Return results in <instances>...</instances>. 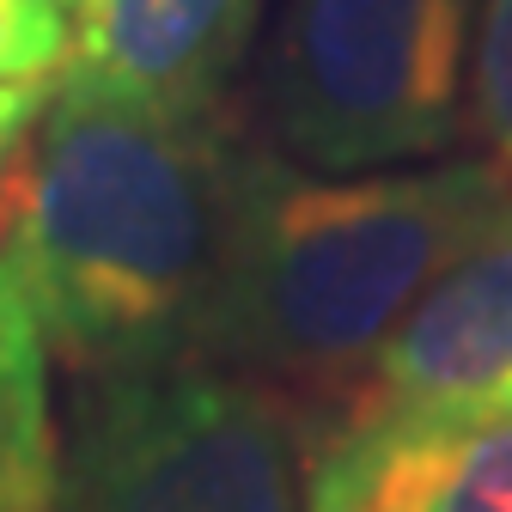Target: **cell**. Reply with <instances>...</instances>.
<instances>
[{
	"label": "cell",
	"mask_w": 512,
	"mask_h": 512,
	"mask_svg": "<svg viewBox=\"0 0 512 512\" xmlns=\"http://www.w3.org/2000/svg\"><path fill=\"white\" fill-rule=\"evenodd\" d=\"M61 506V433L49 409V342L43 324L0 263V512Z\"/></svg>",
	"instance_id": "8"
},
{
	"label": "cell",
	"mask_w": 512,
	"mask_h": 512,
	"mask_svg": "<svg viewBox=\"0 0 512 512\" xmlns=\"http://www.w3.org/2000/svg\"><path fill=\"white\" fill-rule=\"evenodd\" d=\"M281 391L214 360L74 378L55 512H299Z\"/></svg>",
	"instance_id": "4"
},
{
	"label": "cell",
	"mask_w": 512,
	"mask_h": 512,
	"mask_svg": "<svg viewBox=\"0 0 512 512\" xmlns=\"http://www.w3.org/2000/svg\"><path fill=\"white\" fill-rule=\"evenodd\" d=\"M305 512H512V415L305 427Z\"/></svg>",
	"instance_id": "6"
},
{
	"label": "cell",
	"mask_w": 512,
	"mask_h": 512,
	"mask_svg": "<svg viewBox=\"0 0 512 512\" xmlns=\"http://www.w3.org/2000/svg\"><path fill=\"white\" fill-rule=\"evenodd\" d=\"M269 0H68L61 80L165 110H226Z\"/></svg>",
	"instance_id": "7"
},
{
	"label": "cell",
	"mask_w": 512,
	"mask_h": 512,
	"mask_svg": "<svg viewBox=\"0 0 512 512\" xmlns=\"http://www.w3.org/2000/svg\"><path fill=\"white\" fill-rule=\"evenodd\" d=\"M250 141L226 110H165L55 74L0 171V263L74 378L196 360Z\"/></svg>",
	"instance_id": "1"
},
{
	"label": "cell",
	"mask_w": 512,
	"mask_h": 512,
	"mask_svg": "<svg viewBox=\"0 0 512 512\" xmlns=\"http://www.w3.org/2000/svg\"><path fill=\"white\" fill-rule=\"evenodd\" d=\"M68 43V0H0V80H55Z\"/></svg>",
	"instance_id": "10"
},
{
	"label": "cell",
	"mask_w": 512,
	"mask_h": 512,
	"mask_svg": "<svg viewBox=\"0 0 512 512\" xmlns=\"http://www.w3.org/2000/svg\"><path fill=\"white\" fill-rule=\"evenodd\" d=\"M482 159L512 177V0H476V49H470V110Z\"/></svg>",
	"instance_id": "9"
},
{
	"label": "cell",
	"mask_w": 512,
	"mask_h": 512,
	"mask_svg": "<svg viewBox=\"0 0 512 512\" xmlns=\"http://www.w3.org/2000/svg\"><path fill=\"white\" fill-rule=\"evenodd\" d=\"M506 208L488 159L330 177L250 141L196 360L330 409Z\"/></svg>",
	"instance_id": "2"
},
{
	"label": "cell",
	"mask_w": 512,
	"mask_h": 512,
	"mask_svg": "<svg viewBox=\"0 0 512 512\" xmlns=\"http://www.w3.org/2000/svg\"><path fill=\"white\" fill-rule=\"evenodd\" d=\"M55 80H0V171L19 153V141L31 135V122L43 116Z\"/></svg>",
	"instance_id": "11"
},
{
	"label": "cell",
	"mask_w": 512,
	"mask_h": 512,
	"mask_svg": "<svg viewBox=\"0 0 512 512\" xmlns=\"http://www.w3.org/2000/svg\"><path fill=\"white\" fill-rule=\"evenodd\" d=\"M512 415V208L445 269L324 421H494Z\"/></svg>",
	"instance_id": "5"
},
{
	"label": "cell",
	"mask_w": 512,
	"mask_h": 512,
	"mask_svg": "<svg viewBox=\"0 0 512 512\" xmlns=\"http://www.w3.org/2000/svg\"><path fill=\"white\" fill-rule=\"evenodd\" d=\"M476 0H281L256 104L305 171L433 165L470 110Z\"/></svg>",
	"instance_id": "3"
}]
</instances>
